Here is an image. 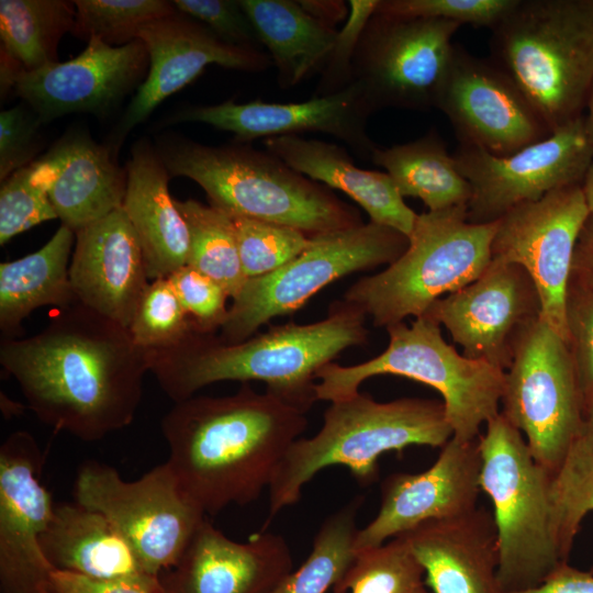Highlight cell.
Returning a JSON list of instances; mask_svg holds the SVG:
<instances>
[{
  "mask_svg": "<svg viewBox=\"0 0 593 593\" xmlns=\"http://www.w3.org/2000/svg\"><path fill=\"white\" fill-rule=\"evenodd\" d=\"M155 148L170 178L193 180L210 205L228 215L293 227L307 236L362 224L357 209L266 149L236 141L211 146L176 135L161 137Z\"/></svg>",
  "mask_w": 593,
  "mask_h": 593,
  "instance_id": "obj_4",
  "label": "cell"
},
{
  "mask_svg": "<svg viewBox=\"0 0 593 593\" xmlns=\"http://www.w3.org/2000/svg\"><path fill=\"white\" fill-rule=\"evenodd\" d=\"M593 288V215L586 219L574 249L570 283Z\"/></svg>",
  "mask_w": 593,
  "mask_h": 593,
  "instance_id": "obj_50",
  "label": "cell"
},
{
  "mask_svg": "<svg viewBox=\"0 0 593 593\" xmlns=\"http://www.w3.org/2000/svg\"><path fill=\"white\" fill-rule=\"evenodd\" d=\"M481 491L493 505L502 593L542 584L568 562L559 545L551 477L532 456L523 434L501 413L479 438Z\"/></svg>",
  "mask_w": 593,
  "mask_h": 593,
  "instance_id": "obj_7",
  "label": "cell"
},
{
  "mask_svg": "<svg viewBox=\"0 0 593 593\" xmlns=\"http://www.w3.org/2000/svg\"><path fill=\"white\" fill-rule=\"evenodd\" d=\"M172 3L179 12L204 24L223 42L242 48L262 51V45L239 1L175 0Z\"/></svg>",
  "mask_w": 593,
  "mask_h": 593,
  "instance_id": "obj_46",
  "label": "cell"
},
{
  "mask_svg": "<svg viewBox=\"0 0 593 593\" xmlns=\"http://www.w3.org/2000/svg\"><path fill=\"white\" fill-rule=\"evenodd\" d=\"M75 234L69 277L77 302L128 328L149 279L125 212L115 210Z\"/></svg>",
  "mask_w": 593,
  "mask_h": 593,
  "instance_id": "obj_24",
  "label": "cell"
},
{
  "mask_svg": "<svg viewBox=\"0 0 593 593\" xmlns=\"http://www.w3.org/2000/svg\"><path fill=\"white\" fill-rule=\"evenodd\" d=\"M334 593H428L424 570L402 536L368 549L355 560Z\"/></svg>",
  "mask_w": 593,
  "mask_h": 593,
  "instance_id": "obj_36",
  "label": "cell"
},
{
  "mask_svg": "<svg viewBox=\"0 0 593 593\" xmlns=\"http://www.w3.org/2000/svg\"><path fill=\"white\" fill-rule=\"evenodd\" d=\"M385 329L389 344L380 355L347 367L331 362L316 371L317 401L350 398L371 377H404L439 392L454 438L478 439L481 426L500 413L505 371L459 354L444 339L440 325L426 315L410 326L401 322Z\"/></svg>",
  "mask_w": 593,
  "mask_h": 593,
  "instance_id": "obj_8",
  "label": "cell"
},
{
  "mask_svg": "<svg viewBox=\"0 0 593 593\" xmlns=\"http://www.w3.org/2000/svg\"><path fill=\"white\" fill-rule=\"evenodd\" d=\"M516 593H593V574L566 562L539 586Z\"/></svg>",
  "mask_w": 593,
  "mask_h": 593,
  "instance_id": "obj_49",
  "label": "cell"
},
{
  "mask_svg": "<svg viewBox=\"0 0 593 593\" xmlns=\"http://www.w3.org/2000/svg\"><path fill=\"white\" fill-rule=\"evenodd\" d=\"M303 10L318 22L334 26L347 19L349 8L344 1L334 0H301L298 1Z\"/></svg>",
  "mask_w": 593,
  "mask_h": 593,
  "instance_id": "obj_51",
  "label": "cell"
},
{
  "mask_svg": "<svg viewBox=\"0 0 593 593\" xmlns=\"http://www.w3.org/2000/svg\"><path fill=\"white\" fill-rule=\"evenodd\" d=\"M238 254L247 279L271 273L310 245L311 236L293 227L232 216Z\"/></svg>",
  "mask_w": 593,
  "mask_h": 593,
  "instance_id": "obj_40",
  "label": "cell"
},
{
  "mask_svg": "<svg viewBox=\"0 0 593 593\" xmlns=\"http://www.w3.org/2000/svg\"><path fill=\"white\" fill-rule=\"evenodd\" d=\"M500 413L551 473L581 434L584 401L569 347L541 316L517 338L504 373Z\"/></svg>",
  "mask_w": 593,
  "mask_h": 593,
  "instance_id": "obj_11",
  "label": "cell"
},
{
  "mask_svg": "<svg viewBox=\"0 0 593 593\" xmlns=\"http://www.w3.org/2000/svg\"><path fill=\"white\" fill-rule=\"evenodd\" d=\"M577 440L593 446V394L584 403L583 425Z\"/></svg>",
  "mask_w": 593,
  "mask_h": 593,
  "instance_id": "obj_52",
  "label": "cell"
},
{
  "mask_svg": "<svg viewBox=\"0 0 593 593\" xmlns=\"http://www.w3.org/2000/svg\"><path fill=\"white\" fill-rule=\"evenodd\" d=\"M517 0H379L377 12L447 20L492 30Z\"/></svg>",
  "mask_w": 593,
  "mask_h": 593,
  "instance_id": "obj_42",
  "label": "cell"
},
{
  "mask_svg": "<svg viewBox=\"0 0 593 593\" xmlns=\"http://www.w3.org/2000/svg\"><path fill=\"white\" fill-rule=\"evenodd\" d=\"M373 112L362 87L353 81L335 93L302 102L228 100L216 105L188 107L175 113L169 123H205L233 133L235 141L242 143L318 132L338 138L361 158L370 159L377 146L367 134V121Z\"/></svg>",
  "mask_w": 593,
  "mask_h": 593,
  "instance_id": "obj_22",
  "label": "cell"
},
{
  "mask_svg": "<svg viewBox=\"0 0 593 593\" xmlns=\"http://www.w3.org/2000/svg\"><path fill=\"white\" fill-rule=\"evenodd\" d=\"M35 593H147L138 588L98 582L85 577L53 571Z\"/></svg>",
  "mask_w": 593,
  "mask_h": 593,
  "instance_id": "obj_48",
  "label": "cell"
},
{
  "mask_svg": "<svg viewBox=\"0 0 593 593\" xmlns=\"http://www.w3.org/2000/svg\"><path fill=\"white\" fill-rule=\"evenodd\" d=\"M558 540L569 559L585 515L593 511V446L577 440L551 477ZM593 574V566L589 570Z\"/></svg>",
  "mask_w": 593,
  "mask_h": 593,
  "instance_id": "obj_38",
  "label": "cell"
},
{
  "mask_svg": "<svg viewBox=\"0 0 593 593\" xmlns=\"http://www.w3.org/2000/svg\"><path fill=\"white\" fill-rule=\"evenodd\" d=\"M264 146L295 171L347 194L368 213L370 222L411 235L417 214L387 172L359 168L344 147L300 135L269 137Z\"/></svg>",
  "mask_w": 593,
  "mask_h": 593,
  "instance_id": "obj_29",
  "label": "cell"
},
{
  "mask_svg": "<svg viewBox=\"0 0 593 593\" xmlns=\"http://www.w3.org/2000/svg\"><path fill=\"white\" fill-rule=\"evenodd\" d=\"M467 206L417 214L406 250L356 281L344 300L377 327L418 317L438 299L474 281L490 265L497 222L474 224Z\"/></svg>",
  "mask_w": 593,
  "mask_h": 593,
  "instance_id": "obj_9",
  "label": "cell"
},
{
  "mask_svg": "<svg viewBox=\"0 0 593 593\" xmlns=\"http://www.w3.org/2000/svg\"><path fill=\"white\" fill-rule=\"evenodd\" d=\"M306 426L305 413L248 382L231 395L176 402L160 422L166 461L205 516L256 501Z\"/></svg>",
  "mask_w": 593,
  "mask_h": 593,
  "instance_id": "obj_2",
  "label": "cell"
},
{
  "mask_svg": "<svg viewBox=\"0 0 593 593\" xmlns=\"http://www.w3.org/2000/svg\"><path fill=\"white\" fill-rule=\"evenodd\" d=\"M452 437L443 402L401 398L378 402L357 394L331 402L321 429L298 438L278 465L268 486V524L281 510L295 504L303 486L321 470L346 467L361 485L378 479L379 458L405 448H441Z\"/></svg>",
  "mask_w": 593,
  "mask_h": 593,
  "instance_id": "obj_5",
  "label": "cell"
},
{
  "mask_svg": "<svg viewBox=\"0 0 593 593\" xmlns=\"http://www.w3.org/2000/svg\"><path fill=\"white\" fill-rule=\"evenodd\" d=\"M148 67L149 56L141 40L111 46L92 36L75 58L22 72L13 90L42 123L70 113L103 116L136 92Z\"/></svg>",
  "mask_w": 593,
  "mask_h": 593,
  "instance_id": "obj_20",
  "label": "cell"
},
{
  "mask_svg": "<svg viewBox=\"0 0 593 593\" xmlns=\"http://www.w3.org/2000/svg\"><path fill=\"white\" fill-rule=\"evenodd\" d=\"M74 496L102 513L158 578L177 563L206 517L183 493L167 461L134 481L110 465L86 461L77 471Z\"/></svg>",
  "mask_w": 593,
  "mask_h": 593,
  "instance_id": "obj_12",
  "label": "cell"
},
{
  "mask_svg": "<svg viewBox=\"0 0 593 593\" xmlns=\"http://www.w3.org/2000/svg\"><path fill=\"white\" fill-rule=\"evenodd\" d=\"M137 38L144 43L149 56L148 72L115 126L110 144L114 152L126 134L144 122L165 99L197 78L208 65L258 72L272 64L264 51L230 45L204 24L178 10L144 25Z\"/></svg>",
  "mask_w": 593,
  "mask_h": 593,
  "instance_id": "obj_18",
  "label": "cell"
},
{
  "mask_svg": "<svg viewBox=\"0 0 593 593\" xmlns=\"http://www.w3.org/2000/svg\"><path fill=\"white\" fill-rule=\"evenodd\" d=\"M586 105L589 110H588V115L584 118L585 130H586L590 141L593 144V82H592V87L590 90Z\"/></svg>",
  "mask_w": 593,
  "mask_h": 593,
  "instance_id": "obj_54",
  "label": "cell"
},
{
  "mask_svg": "<svg viewBox=\"0 0 593 593\" xmlns=\"http://www.w3.org/2000/svg\"><path fill=\"white\" fill-rule=\"evenodd\" d=\"M400 536L423 568L433 593H502L496 528L485 507L425 522Z\"/></svg>",
  "mask_w": 593,
  "mask_h": 593,
  "instance_id": "obj_25",
  "label": "cell"
},
{
  "mask_svg": "<svg viewBox=\"0 0 593 593\" xmlns=\"http://www.w3.org/2000/svg\"><path fill=\"white\" fill-rule=\"evenodd\" d=\"M0 365L55 432L98 441L135 418L148 351L127 327L76 302L26 338H2Z\"/></svg>",
  "mask_w": 593,
  "mask_h": 593,
  "instance_id": "obj_1",
  "label": "cell"
},
{
  "mask_svg": "<svg viewBox=\"0 0 593 593\" xmlns=\"http://www.w3.org/2000/svg\"><path fill=\"white\" fill-rule=\"evenodd\" d=\"M479 438L462 441L451 437L427 470L388 475L381 484L378 514L358 529L356 550L378 547L425 522L475 510L481 491Z\"/></svg>",
  "mask_w": 593,
  "mask_h": 593,
  "instance_id": "obj_21",
  "label": "cell"
},
{
  "mask_svg": "<svg viewBox=\"0 0 593 593\" xmlns=\"http://www.w3.org/2000/svg\"><path fill=\"white\" fill-rule=\"evenodd\" d=\"M189 315L193 329L216 334L224 324L227 293L214 280L186 265L167 277Z\"/></svg>",
  "mask_w": 593,
  "mask_h": 593,
  "instance_id": "obj_43",
  "label": "cell"
},
{
  "mask_svg": "<svg viewBox=\"0 0 593 593\" xmlns=\"http://www.w3.org/2000/svg\"><path fill=\"white\" fill-rule=\"evenodd\" d=\"M176 205L189 231L187 265L214 280L234 299L247 278L231 215L193 199L176 200Z\"/></svg>",
  "mask_w": 593,
  "mask_h": 593,
  "instance_id": "obj_35",
  "label": "cell"
},
{
  "mask_svg": "<svg viewBox=\"0 0 593 593\" xmlns=\"http://www.w3.org/2000/svg\"><path fill=\"white\" fill-rule=\"evenodd\" d=\"M42 121L24 102L0 113V180L31 164L41 149Z\"/></svg>",
  "mask_w": 593,
  "mask_h": 593,
  "instance_id": "obj_47",
  "label": "cell"
},
{
  "mask_svg": "<svg viewBox=\"0 0 593 593\" xmlns=\"http://www.w3.org/2000/svg\"><path fill=\"white\" fill-rule=\"evenodd\" d=\"M366 314L344 299L327 316L300 325H272L238 344L192 329L178 344L148 351L149 372L176 402L220 381H262L266 391L306 413L317 401L315 373L345 349L368 340Z\"/></svg>",
  "mask_w": 593,
  "mask_h": 593,
  "instance_id": "obj_3",
  "label": "cell"
},
{
  "mask_svg": "<svg viewBox=\"0 0 593 593\" xmlns=\"http://www.w3.org/2000/svg\"><path fill=\"white\" fill-rule=\"evenodd\" d=\"M40 544L55 571L161 593L159 578L147 571L113 524L102 513L76 501L55 504Z\"/></svg>",
  "mask_w": 593,
  "mask_h": 593,
  "instance_id": "obj_26",
  "label": "cell"
},
{
  "mask_svg": "<svg viewBox=\"0 0 593 593\" xmlns=\"http://www.w3.org/2000/svg\"><path fill=\"white\" fill-rule=\"evenodd\" d=\"M75 22L74 1L1 0V56L23 72L58 63V44Z\"/></svg>",
  "mask_w": 593,
  "mask_h": 593,
  "instance_id": "obj_33",
  "label": "cell"
},
{
  "mask_svg": "<svg viewBox=\"0 0 593 593\" xmlns=\"http://www.w3.org/2000/svg\"><path fill=\"white\" fill-rule=\"evenodd\" d=\"M42 451L26 430L0 447V590L35 593L55 571L41 548L55 504L41 481Z\"/></svg>",
  "mask_w": 593,
  "mask_h": 593,
  "instance_id": "obj_19",
  "label": "cell"
},
{
  "mask_svg": "<svg viewBox=\"0 0 593 593\" xmlns=\"http://www.w3.org/2000/svg\"><path fill=\"white\" fill-rule=\"evenodd\" d=\"M454 158L471 186L467 220L485 224L553 190L581 184L593 161V144L581 115L514 154L496 156L460 145Z\"/></svg>",
  "mask_w": 593,
  "mask_h": 593,
  "instance_id": "obj_14",
  "label": "cell"
},
{
  "mask_svg": "<svg viewBox=\"0 0 593 593\" xmlns=\"http://www.w3.org/2000/svg\"><path fill=\"white\" fill-rule=\"evenodd\" d=\"M110 145L83 132L63 136L41 157L51 204L63 225L75 233L123 206L126 171Z\"/></svg>",
  "mask_w": 593,
  "mask_h": 593,
  "instance_id": "obj_27",
  "label": "cell"
},
{
  "mask_svg": "<svg viewBox=\"0 0 593 593\" xmlns=\"http://www.w3.org/2000/svg\"><path fill=\"white\" fill-rule=\"evenodd\" d=\"M379 0L348 1V16L337 31L335 44L322 70L317 96L335 93L353 81V60L366 25L374 14Z\"/></svg>",
  "mask_w": 593,
  "mask_h": 593,
  "instance_id": "obj_44",
  "label": "cell"
},
{
  "mask_svg": "<svg viewBox=\"0 0 593 593\" xmlns=\"http://www.w3.org/2000/svg\"><path fill=\"white\" fill-rule=\"evenodd\" d=\"M566 328L567 345L585 403L593 394V288L569 284Z\"/></svg>",
  "mask_w": 593,
  "mask_h": 593,
  "instance_id": "obj_45",
  "label": "cell"
},
{
  "mask_svg": "<svg viewBox=\"0 0 593 593\" xmlns=\"http://www.w3.org/2000/svg\"><path fill=\"white\" fill-rule=\"evenodd\" d=\"M75 237V232L61 224L36 251L0 264L2 338L21 335L23 321L38 307L59 310L77 302L69 277Z\"/></svg>",
  "mask_w": 593,
  "mask_h": 593,
  "instance_id": "obj_30",
  "label": "cell"
},
{
  "mask_svg": "<svg viewBox=\"0 0 593 593\" xmlns=\"http://www.w3.org/2000/svg\"><path fill=\"white\" fill-rule=\"evenodd\" d=\"M125 212L139 242L149 280L167 278L187 265L189 231L168 189L169 172L146 139L126 161Z\"/></svg>",
  "mask_w": 593,
  "mask_h": 593,
  "instance_id": "obj_28",
  "label": "cell"
},
{
  "mask_svg": "<svg viewBox=\"0 0 593 593\" xmlns=\"http://www.w3.org/2000/svg\"><path fill=\"white\" fill-rule=\"evenodd\" d=\"M193 329L168 278L152 280L128 326L135 344L146 350L171 347Z\"/></svg>",
  "mask_w": 593,
  "mask_h": 593,
  "instance_id": "obj_41",
  "label": "cell"
},
{
  "mask_svg": "<svg viewBox=\"0 0 593 593\" xmlns=\"http://www.w3.org/2000/svg\"><path fill=\"white\" fill-rule=\"evenodd\" d=\"M491 31L489 59L551 133L581 116L593 82V0H517Z\"/></svg>",
  "mask_w": 593,
  "mask_h": 593,
  "instance_id": "obj_6",
  "label": "cell"
},
{
  "mask_svg": "<svg viewBox=\"0 0 593 593\" xmlns=\"http://www.w3.org/2000/svg\"><path fill=\"white\" fill-rule=\"evenodd\" d=\"M407 246L406 235L373 222L311 236L298 257L271 273L247 279L217 337L225 344L247 340L260 326L298 311L335 280L389 266Z\"/></svg>",
  "mask_w": 593,
  "mask_h": 593,
  "instance_id": "obj_10",
  "label": "cell"
},
{
  "mask_svg": "<svg viewBox=\"0 0 593 593\" xmlns=\"http://www.w3.org/2000/svg\"><path fill=\"white\" fill-rule=\"evenodd\" d=\"M362 502L363 496H356L326 517L314 536L307 558L270 593H326L333 589L355 560L357 515Z\"/></svg>",
  "mask_w": 593,
  "mask_h": 593,
  "instance_id": "obj_34",
  "label": "cell"
},
{
  "mask_svg": "<svg viewBox=\"0 0 593 593\" xmlns=\"http://www.w3.org/2000/svg\"><path fill=\"white\" fill-rule=\"evenodd\" d=\"M238 1L268 49L280 87L291 88L323 70L335 44V29L315 20L298 1Z\"/></svg>",
  "mask_w": 593,
  "mask_h": 593,
  "instance_id": "obj_31",
  "label": "cell"
},
{
  "mask_svg": "<svg viewBox=\"0 0 593 593\" xmlns=\"http://www.w3.org/2000/svg\"><path fill=\"white\" fill-rule=\"evenodd\" d=\"M423 315L446 327L463 356L505 371L521 333L541 316V302L524 268L491 259L474 281L438 299Z\"/></svg>",
  "mask_w": 593,
  "mask_h": 593,
  "instance_id": "obj_17",
  "label": "cell"
},
{
  "mask_svg": "<svg viewBox=\"0 0 593 593\" xmlns=\"http://www.w3.org/2000/svg\"><path fill=\"white\" fill-rule=\"evenodd\" d=\"M460 26L376 11L354 56L353 81L362 87L374 111L437 108Z\"/></svg>",
  "mask_w": 593,
  "mask_h": 593,
  "instance_id": "obj_13",
  "label": "cell"
},
{
  "mask_svg": "<svg viewBox=\"0 0 593 593\" xmlns=\"http://www.w3.org/2000/svg\"><path fill=\"white\" fill-rule=\"evenodd\" d=\"M370 159L385 170L403 198L422 200L428 211L468 208L471 186L435 130L409 143L376 147Z\"/></svg>",
  "mask_w": 593,
  "mask_h": 593,
  "instance_id": "obj_32",
  "label": "cell"
},
{
  "mask_svg": "<svg viewBox=\"0 0 593 593\" xmlns=\"http://www.w3.org/2000/svg\"><path fill=\"white\" fill-rule=\"evenodd\" d=\"M76 22L72 34L89 40L94 36L111 46L137 40L147 23L177 11L165 0H75Z\"/></svg>",
  "mask_w": 593,
  "mask_h": 593,
  "instance_id": "obj_37",
  "label": "cell"
},
{
  "mask_svg": "<svg viewBox=\"0 0 593 593\" xmlns=\"http://www.w3.org/2000/svg\"><path fill=\"white\" fill-rule=\"evenodd\" d=\"M590 212L581 184L559 188L497 220L493 260L516 264L534 281L541 318L567 343L566 300L580 232Z\"/></svg>",
  "mask_w": 593,
  "mask_h": 593,
  "instance_id": "obj_15",
  "label": "cell"
},
{
  "mask_svg": "<svg viewBox=\"0 0 593 593\" xmlns=\"http://www.w3.org/2000/svg\"><path fill=\"white\" fill-rule=\"evenodd\" d=\"M48 189L49 180L41 158L1 181V246L43 222L57 219L49 201Z\"/></svg>",
  "mask_w": 593,
  "mask_h": 593,
  "instance_id": "obj_39",
  "label": "cell"
},
{
  "mask_svg": "<svg viewBox=\"0 0 593 593\" xmlns=\"http://www.w3.org/2000/svg\"><path fill=\"white\" fill-rule=\"evenodd\" d=\"M437 109L450 121L460 145L496 156L552 134L504 71L456 44Z\"/></svg>",
  "mask_w": 593,
  "mask_h": 593,
  "instance_id": "obj_16",
  "label": "cell"
},
{
  "mask_svg": "<svg viewBox=\"0 0 593 593\" xmlns=\"http://www.w3.org/2000/svg\"><path fill=\"white\" fill-rule=\"evenodd\" d=\"M581 187L589 212L593 215V161L583 178Z\"/></svg>",
  "mask_w": 593,
  "mask_h": 593,
  "instance_id": "obj_53",
  "label": "cell"
},
{
  "mask_svg": "<svg viewBox=\"0 0 593 593\" xmlns=\"http://www.w3.org/2000/svg\"><path fill=\"white\" fill-rule=\"evenodd\" d=\"M292 570L281 535L262 529L236 541L205 517L159 584L161 593H270Z\"/></svg>",
  "mask_w": 593,
  "mask_h": 593,
  "instance_id": "obj_23",
  "label": "cell"
}]
</instances>
